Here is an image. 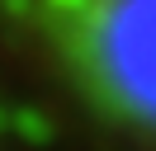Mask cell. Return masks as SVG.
I'll return each instance as SVG.
<instances>
[{
	"label": "cell",
	"instance_id": "cell-1",
	"mask_svg": "<svg viewBox=\"0 0 156 151\" xmlns=\"http://www.w3.org/2000/svg\"><path fill=\"white\" fill-rule=\"evenodd\" d=\"M43 90L95 151H156V0H10Z\"/></svg>",
	"mask_w": 156,
	"mask_h": 151
}]
</instances>
